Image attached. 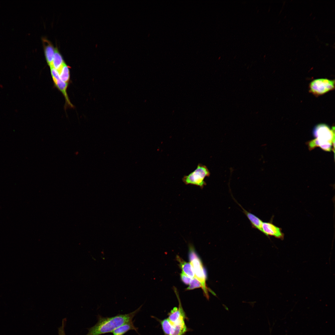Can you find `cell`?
<instances>
[{"instance_id":"11","label":"cell","mask_w":335,"mask_h":335,"mask_svg":"<svg viewBox=\"0 0 335 335\" xmlns=\"http://www.w3.org/2000/svg\"><path fill=\"white\" fill-rule=\"evenodd\" d=\"M176 259L182 271L191 279L193 278L194 274L190 263L185 261L179 256H176Z\"/></svg>"},{"instance_id":"12","label":"cell","mask_w":335,"mask_h":335,"mask_svg":"<svg viewBox=\"0 0 335 335\" xmlns=\"http://www.w3.org/2000/svg\"><path fill=\"white\" fill-rule=\"evenodd\" d=\"M242 208L243 212L249 220L252 227L262 232V225L263 221H262L254 214L248 212L243 208L242 207Z\"/></svg>"},{"instance_id":"9","label":"cell","mask_w":335,"mask_h":335,"mask_svg":"<svg viewBox=\"0 0 335 335\" xmlns=\"http://www.w3.org/2000/svg\"><path fill=\"white\" fill-rule=\"evenodd\" d=\"M130 330H135L138 333V328L134 326L132 321L121 325L115 329L112 333L113 335H123Z\"/></svg>"},{"instance_id":"19","label":"cell","mask_w":335,"mask_h":335,"mask_svg":"<svg viewBox=\"0 0 335 335\" xmlns=\"http://www.w3.org/2000/svg\"><path fill=\"white\" fill-rule=\"evenodd\" d=\"M66 321V318H64L62 320V325L58 328L59 335H66L65 331V327Z\"/></svg>"},{"instance_id":"3","label":"cell","mask_w":335,"mask_h":335,"mask_svg":"<svg viewBox=\"0 0 335 335\" xmlns=\"http://www.w3.org/2000/svg\"><path fill=\"white\" fill-rule=\"evenodd\" d=\"M189 259L194 274V277L201 284L204 293L208 298V288L206 286V276L203 266L200 259L196 253L193 245L189 246Z\"/></svg>"},{"instance_id":"15","label":"cell","mask_w":335,"mask_h":335,"mask_svg":"<svg viewBox=\"0 0 335 335\" xmlns=\"http://www.w3.org/2000/svg\"><path fill=\"white\" fill-rule=\"evenodd\" d=\"M59 72L60 79L64 82L68 83L70 80L69 67L65 63Z\"/></svg>"},{"instance_id":"5","label":"cell","mask_w":335,"mask_h":335,"mask_svg":"<svg viewBox=\"0 0 335 335\" xmlns=\"http://www.w3.org/2000/svg\"><path fill=\"white\" fill-rule=\"evenodd\" d=\"M335 81L327 78H321L314 79L310 83V92L318 96L323 95L334 89Z\"/></svg>"},{"instance_id":"18","label":"cell","mask_w":335,"mask_h":335,"mask_svg":"<svg viewBox=\"0 0 335 335\" xmlns=\"http://www.w3.org/2000/svg\"><path fill=\"white\" fill-rule=\"evenodd\" d=\"M181 278L183 282L186 284H189L191 279L187 276L182 271L180 274Z\"/></svg>"},{"instance_id":"2","label":"cell","mask_w":335,"mask_h":335,"mask_svg":"<svg viewBox=\"0 0 335 335\" xmlns=\"http://www.w3.org/2000/svg\"><path fill=\"white\" fill-rule=\"evenodd\" d=\"M335 127L331 128L327 125L320 123L314 128L313 133L316 138L308 142L310 150L319 147L326 151H330L333 146L334 149Z\"/></svg>"},{"instance_id":"17","label":"cell","mask_w":335,"mask_h":335,"mask_svg":"<svg viewBox=\"0 0 335 335\" xmlns=\"http://www.w3.org/2000/svg\"><path fill=\"white\" fill-rule=\"evenodd\" d=\"M202 288L200 283L195 278L192 279L189 284V286L186 290H190L196 288Z\"/></svg>"},{"instance_id":"6","label":"cell","mask_w":335,"mask_h":335,"mask_svg":"<svg viewBox=\"0 0 335 335\" xmlns=\"http://www.w3.org/2000/svg\"><path fill=\"white\" fill-rule=\"evenodd\" d=\"M262 233L266 236H271L282 240L284 238V234L282 229L270 222H263L262 225Z\"/></svg>"},{"instance_id":"1","label":"cell","mask_w":335,"mask_h":335,"mask_svg":"<svg viewBox=\"0 0 335 335\" xmlns=\"http://www.w3.org/2000/svg\"><path fill=\"white\" fill-rule=\"evenodd\" d=\"M142 306L132 312L125 314H118L108 317L97 316L98 322L94 325L88 329L86 335H100L112 333L116 328L127 322L132 321V319L140 311Z\"/></svg>"},{"instance_id":"10","label":"cell","mask_w":335,"mask_h":335,"mask_svg":"<svg viewBox=\"0 0 335 335\" xmlns=\"http://www.w3.org/2000/svg\"><path fill=\"white\" fill-rule=\"evenodd\" d=\"M53 82L55 86L64 95L67 106H69L71 108L73 107L74 106L69 100L67 92L68 83L62 81L60 78L54 81Z\"/></svg>"},{"instance_id":"13","label":"cell","mask_w":335,"mask_h":335,"mask_svg":"<svg viewBox=\"0 0 335 335\" xmlns=\"http://www.w3.org/2000/svg\"><path fill=\"white\" fill-rule=\"evenodd\" d=\"M187 331L184 320H182L172 324V327L169 335H183Z\"/></svg>"},{"instance_id":"14","label":"cell","mask_w":335,"mask_h":335,"mask_svg":"<svg viewBox=\"0 0 335 335\" xmlns=\"http://www.w3.org/2000/svg\"><path fill=\"white\" fill-rule=\"evenodd\" d=\"M65 63L61 55L57 48H56L53 57L52 66H51L53 67L59 71Z\"/></svg>"},{"instance_id":"16","label":"cell","mask_w":335,"mask_h":335,"mask_svg":"<svg viewBox=\"0 0 335 335\" xmlns=\"http://www.w3.org/2000/svg\"><path fill=\"white\" fill-rule=\"evenodd\" d=\"M163 330L166 335H169L172 327V324L168 318L161 321Z\"/></svg>"},{"instance_id":"7","label":"cell","mask_w":335,"mask_h":335,"mask_svg":"<svg viewBox=\"0 0 335 335\" xmlns=\"http://www.w3.org/2000/svg\"><path fill=\"white\" fill-rule=\"evenodd\" d=\"M174 290L179 303V307H174L169 313L168 318L170 321L173 324L177 322L184 320L186 318L185 313L182 308L180 300L176 289L174 288Z\"/></svg>"},{"instance_id":"8","label":"cell","mask_w":335,"mask_h":335,"mask_svg":"<svg viewBox=\"0 0 335 335\" xmlns=\"http://www.w3.org/2000/svg\"><path fill=\"white\" fill-rule=\"evenodd\" d=\"M46 59L48 65L52 66L55 49L52 43L47 39H42Z\"/></svg>"},{"instance_id":"4","label":"cell","mask_w":335,"mask_h":335,"mask_svg":"<svg viewBox=\"0 0 335 335\" xmlns=\"http://www.w3.org/2000/svg\"><path fill=\"white\" fill-rule=\"evenodd\" d=\"M210 175V172L207 167L199 163L197 168L188 175L184 176L182 180L186 185H196L202 189L206 185L204 181L205 178L209 177Z\"/></svg>"}]
</instances>
